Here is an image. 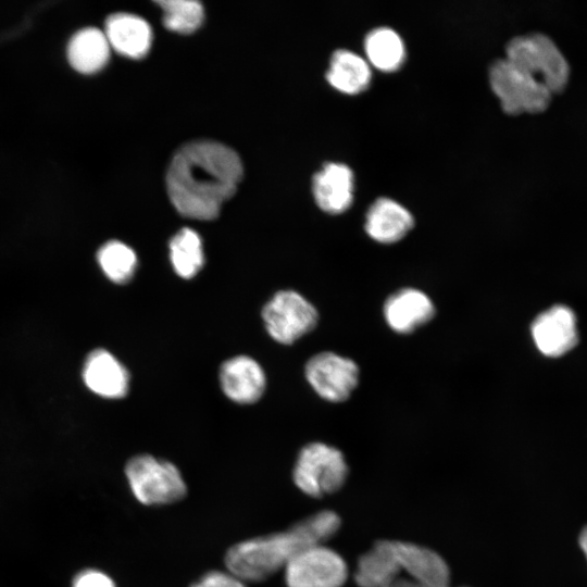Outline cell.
<instances>
[{
	"instance_id": "obj_1",
	"label": "cell",
	"mask_w": 587,
	"mask_h": 587,
	"mask_svg": "<svg viewBox=\"0 0 587 587\" xmlns=\"http://www.w3.org/2000/svg\"><path fill=\"white\" fill-rule=\"evenodd\" d=\"M242 177V163L229 147L210 140L184 145L174 154L166 174L168 197L184 216L212 220Z\"/></svg>"
},
{
	"instance_id": "obj_2",
	"label": "cell",
	"mask_w": 587,
	"mask_h": 587,
	"mask_svg": "<svg viewBox=\"0 0 587 587\" xmlns=\"http://www.w3.org/2000/svg\"><path fill=\"white\" fill-rule=\"evenodd\" d=\"M340 520L332 511L311 515L285 532L240 541L228 549L225 564L242 582H262L301 551L322 545L339 528Z\"/></svg>"
},
{
	"instance_id": "obj_3",
	"label": "cell",
	"mask_w": 587,
	"mask_h": 587,
	"mask_svg": "<svg viewBox=\"0 0 587 587\" xmlns=\"http://www.w3.org/2000/svg\"><path fill=\"white\" fill-rule=\"evenodd\" d=\"M505 59L542 83L552 93L569 80L570 66L555 42L545 34L534 33L512 38Z\"/></svg>"
},
{
	"instance_id": "obj_4",
	"label": "cell",
	"mask_w": 587,
	"mask_h": 587,
	"mask_svg": "<svg viewBox=\"0 0 587 587\" xmlns=\"http://www.w3.org/2000/svg\"><path fill=\"white\" fill-rule=\"evenodd\" d=\"M125 474L132 492L146 505L174 503L187 494V486L176 465L150 454L129 459Z\"/></svg>"
},
{
	"instance_id": "obj_5",
	"label": "cell",
	"mask_w": 587,
	"mask_h": 587,
	"mask_svg": "<svg viewBox=\"0 0 587 587\" xmlns=\"http://www.w3.org/2000/svg\"><path fill=\"white\" fill-rule=\"evenodd\" d=\"M488 75L491 89L505 113H537L548 108L552 92L505 58L494 61Z\"/></svg>"
},
{
	"instance_id": "obj_6",
	"label": "cell",
	"mask_w": 587,
	"mask_h": 587,
	"mask_svg": "<svg viewBox=\"0 0 587 587\" xmlns=\"http://www.w3.org/2000/svg\"><path fill=\"white\" fill-rule=\"evenodd\" d=\"M347 473L345 458L338 449L323 442H311L299 452L292 478L302 492L323 497L338 490Z\"/></svg>"
},
{
	"instance_id": "obj_7",
	"label": "cell",
	"mask_w": 587,
	"mask_h": 587,
	"mask_svg": "<svg viewBox=\"0 0 587 587\" xmlns=\"http://www.w3.org/2000/svg\"><path fill=\"white\" fill-rule=\"evenodd\" d=\"M268 335L277 342L290 345L311 332L317 323V311L295 290H279L262 310Z\"/></svg>"
},
{
	"instance_id": "obj_8",
	"label": "cell",
	"mask_w": 587,
	"mask_h": 587,
	"mask_svg": "<svg viewBox=\"0 0 587 587\" xmlns=\"http://www.w3.org/2000/svg\"><path fill=\"white\" fill-rule=\"evenodd\" d=\"M284 569L288 587H341L348 574L344 559L322 545L301 551Z\"/></svg>"
},
{
	"instance_id": "obj_9",
	"label": "cell",
	"mask_w": 587,
	"mask_h": 587,
	"mask_svg": "<svg viewBox=\"0 0 587 587\" xmlns=\"http://www.w3.org/2000/svg\"><path fill=\"white\" fill-rule=\"evenodd\" d=\"M305 377L315 392L332 402L345 401L358 385L359 369L350 359L321 352L305 364Z\"/></svg>"
},
{
	"instance_id": "obj_10",
	"label": "cell",
	"mask_w": 587,
	"mask_h": 587,
	"mask_svg": "<svg viewBox=\"0 0 587 587\" xmlns=\"http://www.w3.org/2000/svg\"><path fill=\"white\" fill-rule=\"evenodd\" d=\"M532 336L538 350L547 357H560L577 342L576 320L565 305H554L540 313L532 324Z\"/></svg>"
},
{
	"instance_id": "obj_11",
	"label": "cell",
	"mask_w": 587,
	"mask_h": 587,
	"mask_svg": "<svg viewBox=\"0 0 587 587\" xmlns=\"http://www.w3.org/2000/svg\"><path fill=\"white\" fill-rule=\"evenodd\" d=\"M218 379L224 395L240 404L258 401L266 385L262 366L248 355L226 360L220 367Z\"/></svg>"
},
{
	"instance_id": "obj_12",
	"label": "cell",
	"mask_w": 587,
	"mask_h": 587,
	"mask_svg": "<svg viewBox=\"0 0 587 587\" xmlns=\"http://www.w3.org/2000/svg\"><path fill=\"white\" fill-rule=\"evenodd\" d=\"M83 379L88 389L108 399L123 398L129 388L128 371L105 349H96L87 355Z\"/></svg>"
},
{
	"instance_id": "obj_13",
	"label": "cell",
	"mask_w": 587,
	"mask_h": 587,
	"mask_svg": "<svg viewBox=\"0 0 587 587\" xmlns=\"http://www.w3.org/2000/svg\"><path fill=\"white\" fill-rule=\"evenodd\" d=\"M435 308L427 295L414 288L392 294L384 304V316L395 332L409 334L429 322Z\"/></svg>"
},
{
	"instance_id": "obj_14",
	"label": "cell",
	"mask_w": 587,
	"mask_h": 587,
	"mask_svg": "<svg viewBox=\"0 0 587 587\" xmlns=\"http://www.w3.org/2000/svg\"><path fill=\"white\" fill-rule=\"evenodd\" d=\"M317 205L329 214L346 211L353 200V173L341 163H326L313 177Z\"/></svg>"
},
{
	"instance_id": "obj_15",
	"label": "cell",
	"mask_w": 587,
	"mask_h": 587,
	"mask_svg": "<svg viewBox=\"0 0 587 587\" xmlns=\"http://www.w3.org/2000/svg\"><path fill=\"white\" fill-rule=\"evenodd\" d=\"M413 224L412 214L389 198H378L373 202L365 217L367 235L382 243H394L402 239Z\"/></svg>"
},
{
	"instance_id": "obj_16",
	"label": "cell",
	"mask_w": 587,
	"mask_h": 587,
	"mask_svg": "<svg viewBox=\"0 0 587 587\" xmlns=\"http://www.w3.org/2000/svg\"><path fill=\"white\" fill-rule=\"evenodd\" d=\"M105 37L118 53L129 58H142L149 51L152 39L150 25L140 16L117 13L105 22Z\"/></svg>"
},
{
	"instance_id": "obj_17",
	"label": "cell",
	"mask_w": 587,
	"mask_h": 587,
	"mask_svg": "<svg viewBox=\"0 0 587 587\" xmlns=\"http://www.w3.org/2000/svg\"><path fill=\"white\" fill-rule=\"evenodd\" d=\"M72 66L82 73L90 74L104 66L110 55V45L105 34L95 27L76 33L67 49Z\"/></svg>"
},
{
	"instance_id": "obj_18",
	"label": "cell",
	"mask_w": 587,
	"mask_h": 587,
	"mask_svg": "<svg viewBox=\"0 0 587 587\" xmlns=\"http://www.w3.org/2000/svg\"><path fill=\"white\" fill-rule=\"evenodd\" d=\"M371 77L367 62L359 54L345 49L333 53L326 79L334 88L345 93H359L369 86Z\"/></svg>"
},
{
	"instance_id": "obj_19",
	"label": "cell",
	"mask_w": 587,
	"mask_h": 587,
	"mask_svg": "<svg viewBox=\"0 0 587 587\" xmlns=\"http://www.w3.org/2000/svg\"><path fill=\"white\" fill-rule=\"evenodd\" d=\"M395 567L392 541L382 540L360 558L354 578L360 587H386Z\"/></svg>"
},
{
	"instance_id": "obj_20",
	"label": "cell",
	"mask_w": 587,
	"mask_h": 587,
	"mask_svg": "<svg viewBox=\"0 0 587 587\" xmlns=\"http://www.w3.org/2000/svg\"><path fill=\"white\" fill-rule=\"evenodd\" d=\"M170 260L175 273L185 279L195 277L204 264L202 241L198 233L185 227L171 239Z\"/></svg>"
},
{
	"instance_id": "obj_21",
	"label": "cell",
	"mask_w": 587,
	"mask_h": 587,
	"mask_svg": "<svg viewBox=\"0 0 587 587\" xmlns=\"http://www.w3.org/2000/svg\"><path fill=\"white\" fill-rule=\"evenodd\" d=\"M364 48L371 63L386 72L397 70L405 55L401 37L389 27L371 30L365 37Z\"/></svg>"
},
{
	"instance_id": "obj_22",
	"label": "cell",
	"mask_w": 587,
	"mask_h": 587,
	"mask_svg": "<svg viewBox=\"0 0 587 587\" xmlns=\"http://www.w3.org/2000/svg\"><path fill=\"white\" fill-rule=\"evenodd\" d=\"M97 260L104 275L115 284L128 283L138 265L135 251L117 240L105 242L98 250Z\"/></svg>"
},
{
	"instance_id": "obj_23",
	"label": "cell",
	"mask_w": 587,
	"mask_h": 587,
	"mask_svg": "<svg viewBox=\"0 0 587 587\" xmlns=\"http://www.w3.org/2000/svg\"><path fill=\"white\" fill-rule=\"evenodd\" d=\"M158 4L163 11L165 27L178 33H191L203 21V8L196 0H162Z\"/></svg>"
},
{
	"instance_id": "obj_24",
	"label": "cell",
	"mask_w": 587,
	"mask_h": 587,
	"mask_svg": "<svg viewBox=\"0 0 587 587\" xmlns=\"http://www.w3.org/2000/svg\"><path fill=\"white\" fill-rule=\"evenodd\" d=\"M190 587H246V585L230 572L210 571Z\"/></svg>"
},
{
	"instance_id": "obj_25",
	"label": "cell",
	"mask_w": 587,
	"mask_h": 587,
	"mask_svg": "<svg viewBox=\"0 0 587 587\" xmlns=\"http://www.w3.org/2000/svg\"><path fill=\"white\" fill-rule=\"evenodd\" d=\"M73 587H115V584L100 571L85 570L75 576Z\"/></svg>"
},
{
	"instance_id": "obj_26",
	"label": "cell",
	"mask_w": 587,
	"mask_h": 587,
	"mask_svg": "<svg viewBox=\"0 0 587 587\" xmlns=\"http://www.w3.org/2000/svg\"><path fill=\"white\" fill-rule=\"evenodd\" d=\"M394 550V548H392ZM395 555V553H394ZM396 561V558H395ZM386 587H429L401 570L396 561V570L392 578Z\"/></svg>"
},
{
	"instance_id": "obj_27",
	"label": "cell",
	"mask_w": 587,
	"mask_h": 587,
	"mask_svg": "<svg viewBox=\"0 0 587 587\" xmlns=\"http://www.w3.org/2000/svg\"><path fill=\"white\" fill-rule=\"evenodd\" d=\"M579 545L587 558V526L583 529L580 537H579Z\"/></svg>"
}]
</instances>
